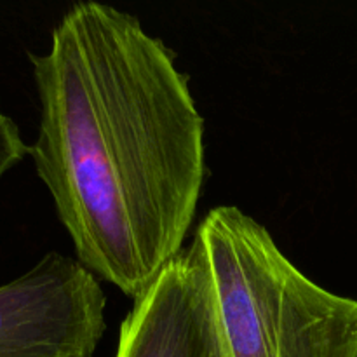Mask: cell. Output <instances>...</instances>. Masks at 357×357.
<instances>
[{"mask_svg": "<svg viewBox=\"0 0 357 357\" xmlns=\"http://www.w3.org/2000/svg\"><path fill=\"white\" fill-rule=\"evenodd\" d=\"M194 241L230 357H357V300L314 284L246 213L218 206Z\"/></svg>", "mask_w": 357, "mask_h": 357, "instance_id": "7a4b0ae2", "label": "cell"}, {"mask_svg": "<svg viewBox=\"0 0 357 357\" xmlns=\"http://www.w3.org/2000/svg\"><path fill=\"white\" fill-rule=\"evenodd\" d=\"M30 146L21 139L20 129L10 117L0 110V180L9 169L24 159Z\"/></svg>", "mask_w": 357, "mask_h": 357, "instance_id": "5b68a950", "label": "cell"}, {"mask_svg": "<svg viewBox=\"0 0 357 357\" xmlns=\"http://www.w3.org/2000/svg\"><path fill=\"white\" fill-rule=\"evenodd\" d=\"M38 178L77 260L138 300L181 253L206 176L204 121L162 40L86 0L30 54Z\"/></svg>", "mask_w": 357, "mask_h": 357, "instance_id": "6da1fadb", "label": "cell"}, {"mask_svg": "<svg viewBox=\"0 0 357 357\" xmlns=\"http://www.w3.org/2000/svg\"><path fill=\"white\" fill-rule=\"evenodd\" d=\"M103 310L96 275L79 260L47 253L0 286V357H93Z\"/></svg>", "mask_w": 357, "mask_h": 357, "instance_id": "3957f363", "label": "cell"}, {"mask_svg": "<svg viewBox=\"0 0 357 357\" xmlns=\"http://www.w3.org/2000/svg\"><path fill=\"white\" fill-rule=\"evenodd\" d=\"M117 357H230L208 264L195 243L135 300Z\"/></svg>", "mask_w": 357, "mask_h": 357, "instance_id": "277c9868", "label": "cell"}]
</instances>
